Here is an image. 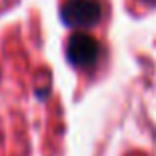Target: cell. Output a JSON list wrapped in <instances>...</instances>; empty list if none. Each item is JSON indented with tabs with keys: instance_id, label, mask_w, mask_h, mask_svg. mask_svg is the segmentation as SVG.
I'll list each match as a JSON object with an SVG mask.
<instances>
[{
	"instance_id": "1",
	"label": "cell",
	"mask_w": 156,
	"mask_h": 156,
	"mask_svg": "<svg viewBox=\"0 0 156 156\" xmlns=\"http://www.w3.org/2000/svg\"><path fill=\"white\" fill-rule=\"evenodd\" d=\"M66 54L68 60L78 68H90V66L96 64L98 56H100V44L92 36L84 32L72 34L66 44Z\"/></svg>"
},
{
	"instance_id": "3",
	"label": "cell",
	"mask_w": 156,
	"mask_h": 156,
	"mask_svg": "<svg viewBox=\"0 0 156 156\" xmlns=\"http://www.w3.org/2000/svg\"><path fill=\"white\" fill-rule=\"evenodd\" d=\"M142 2H154V0H142Z\"/></svg>"
},
{
	"instance_id": "2",
	"label": "cell",
	"mask_w": 156,
	"mask_h": 156,
	"mask_svg": "<svg viewBox=\"0 0 156 156\" xmlns=\"http://www.w3.org/2000/svg\"><path fill=\"white\" fill-rule=\"evenodd\" d=\"M100 14L98 0H68L62 8V18L68 26H90L100 20Z\"/></svg>"
}]
</instances>
